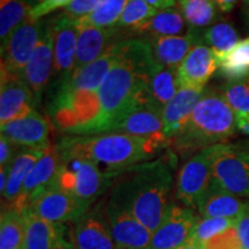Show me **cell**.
Instances as JSON below:
<instances>
[{"mask_svg": "<svg viewBox=\"0 0 249 249\" xmlns=\"http://www.w3.org/2000/svg\"><path fill=\"white\" fill-rule=\"evenodd\" d=\"M213 180L211 147L189 158L180 169L176 182V198L188 209H197L198 202Z\"/></svg>", "mask_w": 249, "mask_h": 249, "instance_id": "ba28073f", "label": "cell"}, {"mask_svg": "<svg viewBox=\"0 0 249 249\" xmlns=\"http://www.w3.org/2000/svg\"><path fill=\"white\" fill-rule=\"evenodd\" d=\"M44 20L28 18L1 43V67L17 75H22L35 52Z\"/></svg>", "mask_w": 249, "mask_h": 249, "instance_id": "9c48e42d", "label": "cell"}, {"mask_svg": "<svg viewBox=\"0 0 249 249\" xmlns=\"http://www.w3.org/2000/svg\"><path fill=\"white\" fill-rule=\"evenodd\" d=\"M235 226V220L227 218H203L196 222L193 238L203 242L208 241L213 236L226 231L230 227Z\"/></svg>", "mask_w": 249, "mask_h": 249, "instance_id": "74e56055", "label": "cell"}, {"mask_svg": "<svg viewBox=\"0 0 249 249\" xmlns=\"http://www.w3.org/2000/svg\"><path fill=\"white\" fill-rule=\"evenodd\" d=\"M198 44L209 46L217 55L230 51L239 42V34L231 22H217L203 30H195Z\"/></svg>", "mask_w": 249, "mask_h": 249, "instance_id": "d6a6232c", "label": "cell"}, {"mask_svg": "<svg viewBox=\"0 0 249 249\" xmlns=\"http://www.w3.org/2000/svg\"><path fill=\"white\" fill-rule=\"evenodd\" d=\"M71 242L77 249H117L107 214L97 208L73 223Z\"/></svg>", "mask_w": 249, "mask_h": 249, "instance_id": "ffe728a7", "label": "cell"}, {"mask_svg": "<svg viewBox=\"0 0 249 249\" xmlns=\"http://www.w3.org/2000/svg\"><path fill=\"white\" fill-rule=\"evenodd\" d=\"M213 178L236 196L249 197V152L236 144L211 145Z\"/></svg>", "mask_w": 249, "mask_h": 249, "instance_id": "52a82bcc", "label": "cell"}, {"mask_svg": "<svg viewBox=\"0 0 249 249\" xmlns=\"http://www.w3.org/2000/svg\"><path fill=\"white\" fill-rule=\"evenodd\" d=\"M54 68V36L53 18L44 20L38 44L30 61L28 62L22 77L34 93L37 105L40 103L43 92L48 88L50 79L53 76Z\"/></svg>", "mask_w": 249, "mask_h": 249, "instance_id": "30bf717a", "label": "cell"}, {"mask_svg": "<svg viewBox=\"0 0 249 249\" xmlns=\"http://www.w3.org/2000/svg\"><path fill=\"white\" fill-rule=\"evenodd\" d=\"M158 67L160 64L147 39L120 40L116 64L98 90L101 114L89 135L107 133L112 124L134 108L142 105L154 107L148 85Z\"/></svg>", "mask_w": 249, "mask_h": 249, "instance_id": "6da1fadb", "label": "cell"}, {"mask_svg": "<svg viewBox=\"0 0 249 249\" xmlns=\"http://www.w3.org/2000/svg\"><path fill=\"white\" fill-rule=\"evenodd\" d=\"M44 151L45 150H38V149H18L14 160L8 167V181L4 194H2V198L6 201L5 208L12 207L14 202L18 200L28 174L34 169L37 161L40 160Z\"/></svg>", "mask_w": 249, "mask_h": 249, "instance_id": "4316f807", "label": "cell"}, {"mask_svg": "<svg viewBox=\"0 0 249 249\" xmlns=\"http://www.w3.org/2000/svg\"><path fill=\"white\" fill-rule=\"evenodd\" d=\"M219 91L234 111L236 118L249 119V79L226 81Z\"/></svg>", "mask_w": 249, "mask_h": 249, "instance_id": "e575fe53", "label": "cell"}, {"mask_svg": "<svg viewBox=\"0 0 249 249\" xmlns=\"http://www.w3.org/2000/svg\"><path fill=\"white\" fill-rule=\"evenodd\" d=\"M241 0H214L218 9L220 11V13H229L233 8L235 7V5L238 2H240ZM244 1V0H242Z\"/></svg>", "mask_w": 249, "mask_h": 249, "instance_id": "f6af8a7d", "label": "cell"}, {"mask_svg": "<svg viewBox=\"0 0 249 249\" xmlns=\"http://www.w3.org/2000/svg\"><path fill=\"white\" fill-rule=\"evenodd\" d=\"M107 133L128 134L138 138L154 140L165 145L171 144L164 132L161 111L151 105H142L134 108L112 124Z\"/></svg>", "mask_w": 249, "mask_h": 249, "instance_id": "ac0fdd59", "label": "cell"}, {"mask_svg": "<svg viewBox=\"0 0 249 249\" xmlns=\"http://www.w3.org/2000/svg\"><path fill=\"white\" fill-rule=\"evenodd\" d=\"M204 90L181 87L177 95L163 108L161 116L164 121V132L170 142L186 128Z\"/></svg>", "mask_w": 249, "mask_h": 249, "instance_id": "603a6c76", "label": "cell"}, {"mask_svg": "<svg viewBox=\"0 0 249 249\" xmlns=\"http://www.w3.org/2000/svg\"><path fill=\"white\" fill-rule=\"evenodd\" d=\"M71 0H43L39 5L35 6L30 9L29 18L31 20H42V18L53 13L59 8L67 7L71 4Z\"/></svg>", "mask_w": 249, "mask_h": 249, "instance_id": "60d3db41", "label": "cell"}, {"mask_svg": "<svg viewBox=\"0 0 249 249\" xmlns=\"http://www.w3.org/2000/svg\"><path fill=\"white\" fill-rule=\"evenodd\" d=\"M31 7L24 0H0V39L1 43L29 18Z\"/></svg>", "mask_w": 249, "mask_h": 249, "instance_id": "836d02e7", "label": "cell"}, {"mask_svg": "<svg viewBox=\"0 0 249 249\" xmlns=\"http://www.w3.org/2000/svg\"><path fill=\"white\" fill-rule=\"evenodd\" d=\"M173 156L129 167L118 174L111 200L123 205L154 233L170 207Z\"/></svg>", "mask_w": 249, "mask_h": 249, "instance_id": "7a4b0ae2", "label": "cell"}, {"mask_svg": "<svg viewBox=\"0 0 249 249\" xmlns=\"http://www.w3.org/2000/svg\"><path fill=\"white\" fill-rule=\"evenodd\" d=\"M151 46L152 54L158 64L178 70L192 48L198 44L195 30H188L182 36H160L145 38Z\"/></svg>", "mask_w": 249, "mask_h": 249, "instance_id": "484cf974", "label": "cell"}, {"mask_svg": "<svg viewBox=\"0 0 249 249\" xmlns=\"http://www.w3.org/2000/svg\"><path fill=\"white\" fill-rule=\"evenodd\" d=\"M158 9L152 7L145 0H129L116 24L119 30H130L155 17Z\"/></svg>", "mask_w": 249, "mask_h": 249, "instance_id": "d590c367", "label": "cell"}, {"mask_svg": "<svg viewBox=\"0 0 249 249\" xmlns=\"http://www.w3.org/2000/svg\"><path fill=\"white\" fill-rule=\"evenodd\" d=\"M24 1H26V2H27V4H28V5H29L31 8H33V7H35V6H37V5H39V4H40V2H42V1H43V0H24Z\"/></svg>", "mask_w": 249, "mask_h": 249, "instance_id": "f907efd6", "label": "cell"}, {"mask_svg": "<svg viewBox=\"0 0 249 249\" xmlns=\"http://www.w3.org/2000/svg\"><path fill=\"white\" fill-rule=\"evenodd\" d=\"M179 89L178 70L164 67L161 65L152 74L148 85L149 97L152 105L161 112L167 103L177 95Z\"/></svg>", "mask_w": 249, "mask_h": 249, "instance_id": "4dcf8cb0", "label": "cell"}, {"mask_svg": "<svg viewBox=\"0 0 249 249\" xmlns=\"http://www.w3.org/2000/svg\"><path fill=\"white\" fill-rule=\"evenodd\" d=\"M238 130V118L222 92L204 90L186 128L171 144L178 151L191 152L225 142Z\"/></svg>", "mask_w": 249, "mask_h": 249, "instance_id": "277c9868", "label": "cell"}, {"mask_svg": "<svg viewBox=\"0 0 249 249\" xmlns=\"http://www.w3.org/2000/svg\"><path fill=\"white\" fill-rule=\"evenodd\" d=\"M187 23L178 7L158 11V13L138 27L133 28L129 33L139 36L160 37V36H182L187 30Z\"/></svg>", "mask_w": 249, "mask_h": 249, "instance_id": "83f0119b", "label": "cell"}, {"mask_svg": "<svg viewBox=\"0 0 249 249\" xmlns=\"http://www.w3.org/2000/svg\"><path fill=\"white\" fill-rule=\"evenodd\" d=\"M8 181V167H1L0 169V192L1 195L4 194L6 186H7Z\"/></svg>", "mask_w": 249, "mask_h": 249, "instance_id": "7dc6e473", "label": "cell"}, {"mask_svg": "<svg viewBox=\"0 0 249 249\" xmlns=\"http://www.w3.org/2000/svg\"><path fill=\"white\" fill-rule=\"evenodd\" d=\"M60 156L61 161L52 186L89 204L107 191L116 177L87 158Z\"/></svg>", "mask_w": 249, "mask_h": 249, "instance_id": "8992f818", "label": "cell"}, {"mask_svg": "<svg viewBox=\"0 0 249 249\" xmlns=\"http://www.w3.org/2000/svg\"><path fill=\"white\" fill-rule=\"evenodd\" d=\"M235 229L240 239L242 249H249V202L240 216L236 218Z\"/></svg>", "mask_w": 249, "mask_h": 249, "instance_id": "b9f144b4", "label": "cell"}, {"mask_svg": "<svg viewBox=\"0 0 249 249\" xmlns=\"http://www.w3.org/2000/svg\"><path fill=\"white\" fill-rule=\"evenodd\" d=\"M77 48L75 70L82 68L95 61L107 52L111 45L120 42L121 30L117 28H98L93 26L86 18H76ZM74 70V71H75Z\"/></svg>", "mask_w": 249, "mask_h": 249, "instance_id": "e0dca14e", "label": "cell"}, {"mask_svg": "<svg viewBox=\"0 0 249 249\" xmlns=\"http://www.w3.org/2000/svg\"><path fill=\"white\" fill-rule=\"evenodd\" d=\"M248 202L227 192L216 180H211L210 186L198 202L197 210L203 218H227L236 220Z\"/></svg>", "mask_w": 249, "mask_h": 249, "instance_id": "cb8c5ba5", "label": "cell"}, {"mask_svg": "<svg viewBox=\"0 0 249 249\" xmlns=\"http://www.w3.org/2000/svg\"><path fill=\"white\" fill-rule=\"evenodd\" d=\"M89 203L52 186L30 205L28 210L54 224L75 222L88 213Z\"/></svg>", "mask_w": 249, "mask_h": 249, "instance_id": "5bb4252c", "label": "cell"}, {"mask_svg": "<svg viewBox=\"0 0 249 249\" xmlns=\"http://www.w3.org/2000/svg\"><path fill=\"white\" fill-rule=\"evenodd\" d=\"M196 217L192 209L170 204L160 226L152 233L148 249H174L193 238Z\"/></svg>", "mask_w": 249, "mask_h": 249, "instance_id": "9a60e30c", "label": "cell"}, {"mask_svg": "<svg viewBox=\"0 0 249 249\" xmlns=\"http://www.w3.org/2000/svg\"><path fill=\"white\" fill-rule=\"evenodd\" d=\"M248 121H249V119H248Z\"/></svg>", "mask_w": 249, "mask_h": 249, "instance_id": "f5cc1de1", "label": "cell"}, {"mask_svg": "<svg viewBox=\"0 0 249 249\" xmlns=\"http://www.w3.org/2000/svg\"><path fill=\"white\" fill-rule=\"evenodd\" d=\"M119 43V42H118ZM118 43L111 45L104 54L95 61L90 62L87 66L75 70L66 81L59 83L55 89L65 91H75V90H89L97 91L104 82L105 77L116 64L118 58Z\"/></svg>", "mask_w": 249, "mask_h": 249, "instance_id": "7402d4cb", "label": "cell"}, {"mask_svg": "<svg viewBox=\"0 0 249 249\" xmlns=\"http://www.w3.org/2000/svg\"><path fill=\"white\" fill-rule=\"evenodd\" d=\"M145 1L158 11L177 7V0H145Z\"/></svg>", "mask_w": 249, "mask_h": 249, "instance_id": "ee69618b", "label": "cell"}, {"mask_svg": "<svg viewBox=\"0 0 249 249\" xmlns=\"http://www.w3.org/2000/svg\"><path fill=\"white\" fill-rule=\"evenodd\" d=\"M18 149H20L14 143H12L4 135L0 136V165L1 167H9L12 161L14 160L18 154Z\"/></svg>", "mask_w": 249, "mask_h": 249, "instance_id": "7bdbcfd3", "label": "cell"}, {"mask_svg": "<svg viewBox=\"0 0 249 249\" xmlns=\"http://www.w3.org/2000/svg\"><path fill=\"white\" fill-rule=\"evenodd\" d=\"M26 213L2 209L0 219V249H23Z\"/></svg>", "mask_w": 249, "mask_h": 249, "instance_id": "1f68e13d", "label": "cell"}, {"mask_svg": "<svg viewBox=\"0 0 249 249\" xmlns=\"http://www.w3.org/2000/svg\"><path fill=\"white\" fill-rule=\"evenodd\" d=\"M62 156H77L105 166L108 173L123 171L145 163L166 147L154 140L138 138L128 134L102 133L93 135H65L57 143Z\"/></svg>", "mask_w": 249, "mask_h": 249, "instance_id": "3957f363", "label": "cell"}, {"mask_svg": "<svg viewBox=\"0 0 249 249\" xmlns=\"http://www.w3.org/2000/svg\"><path fill=\"white\" fill-rule=\"evenodd\" d=\"M54 36V68L55 86L66 81L75 70L77 27L76 18L62 12L53 17Z\"/></svg>", "mask_w": 249, "mask_h": 249, "instance_id": "2e32d148", "label": "cell"}, {"mask_svg": "<svg viewBox=\"0 0 249 249\" xmlns=\"http://www.w3.org/2000/svg\"><path fill=\"white\" fill-rule=\"evenodd\" d=\"M48 111L52 126L65 135H89L101 114L97 91L54 89Z\"/></svg>", "mask_w": 249, "mask_h": 249, "instance_id": "5b68a950", "label": "cell"}, {"mask_svg": "<svg viewBox=\"0 0 249 249\" xmlns=\"http://www.w3.org/2000/svg\"><path fill=\"white\" fill-rule=\"evenodd\" d=\"M0 81V124L27 117L36 111L37 103L22 75L1 67Z\"/></svg>", "mask_w": 249, "mask_h": 249, "instance_id": "7c38bea8", "label": "cell"}, {"mask_svg": "<svg viewBox=\"0 0 249 249\" xmlns=\"http://www.w3.org/2000/svg\"><path fill=\"white\" fill-rule=\"evenodd\" d=\"M24 213L26 236L23 249H64L70 242L65 239L62 224L48 222L29 210Z\"/></svg>", "mask_w": 249, "mask_h": 249, "instance_id": "d4e9b609", "label": "cell"}, {"mask_svg": "<svg viewBox=\"0 0 249 249\" xmlns=\"http://www.w3.org/2000/svg\"><path fill=\"white\" fill-rule=\"evenodd\" d=\"M242 15H244L246 24L249 28V0H244L242 1Z\"/></svg>", "mask_w": 249, "mask_h": 249, "instance_id": "c3c4849f", "label": "cell"}, {"mask_svg": "<svg viewBox=\"0 0 249 249\" xmlns=\"http://www.w3.org/2000/svg\"><path fill=\"white\" fill-rule=\"evenodd\" d=\"M177 7L181 12L188 30H203L217 23L220 18L214 0H177Z\"/></svg>", "mask_w": 249, "mask_h": 249, "instance_id": "f546056e", "label": "cell"}, {"mask_svg": "<svg viewBox=\"0 0 249 249\" xmlns=\"http://www.w3.org/2000/svg\"><path fill=\"white\" fill-rule=\"evenodd\" d=\"M235 144L238 145L239 148L244 149V150L249 152V140H248V141H241V142H239V143H235Z\"/></svg>", "mask_w": 249, "mask_h": 249, "instance_id": "681fc988", "label": "cell"}, {"mask_svg": "<svg viewBox=\"0 0 249 249\" xmlns=\"http://www.w3.org/2000/svg\"><path fill=\"white\" fill-rule=\"evenodd\" d=\"M202 245L203 249H242L235 226L230 227L226 231L213 236Z\"/></svg>", "mask_w": 249, "mask_h": 249, "instance_id": "f35d334b", "label": "cell"}, {"mask_svg": "<svg viewBox=\"0 0 249 249\" xmlns=\"http://www.w3.org/2000/svg\"><path fill=\"white\" fill-rule=\"evenodd\" d=\"M218 71L216 52L204 44L192 48L178 68L180 88L204 89L208 81Z\"/></svg>", "mask_w": 249, "mask_h": 249, "instance_id": "44dd1931", "label": "cell"}, {"mask_svg": "<svg viewBox=\"0 0 249 249\" xmlns=\"http://www.w3.org/2000/svg\"><path fill=\"white\" fill-rule=\"evenodd\" d=\"M60 161L61 156L57 144H51L46 148L40 160L28 174L18 200L12 207L5 209H13L20 213H26L30 205L53 183Z\"/></svg>", "mask_w": 249, "mask_h": 249, "instance_id": "8fae6325", "label": "cell"}, {"mask_svg": "<svg viewBox=\"0 0 249 249\" xmlns=\"http://www.w3.org/2000/svg\"><path fill=\"white\" fill-rule=\"evenodd\" d=\"M64 249H77V248L75 247V246H74V244H73V242H71V240L66 246H65Z\"/></svg>", "mask_w": 249, "mask_h": 249, "instance_id": "816d5d0a", "label": "cell"}, {"mask_svg": "<svg viewBox=\"0 0 249 249\" xmlns=\"http://www.w3.org/2000/svg\"><path fill=\"white\" fill-rule=\"evenodd\" d=\"M128 1L129 0H102L98 8L86 18L98 28H116Z\"/></svg>", "mask_w": 249, "mask_h": 249, "instance_id": "8d00e7d4", "label": "cell"}, {"mask_svg": "<svg viewBox=\"0 0 249 249\" xmlns=\"http://www.w3.org/2000/svg\"><path fill=\"white\" fill-rule=\"evenodd\" d=\"M105 214L117 249H148L152 232L123 205L108 198Z\"/></svg>", "mask_w": 249, "mask_h": 249, "instance_id": "4fadbf2b", "label": "cell"}, {"mask_svg": "<svg viewBox=\"0 0 249 249\" xmlns=\"http://www.w3.org/2000/svg\"><path fill=\"white\" fill-rule=\"evenodd\" d=\"M102 0H71V4L64 8V13L74 18L89 17L98 8Z\"/></svg>", "mask_w": 249, "mask_h": 249, "instance_id": "ab89813d", "label": "cell"}, {"mask_svg": "<svg viewBox=\"0 0 249 249\" xmlns=\"http://www.w3.org/2000/svg\"><path fill=\"white\" fill-rule=\"evenodd\" d=\"M51 121L37 111L27 117L13 120L0 127L1 135L18 148L45 150L52 144L50 142Z\"/></svg>", "mask_w": 249, "mask_h": 249, "instance_id": "d6986e66", "label": "cell"}, {"mask_svg": "<svg viewBox=\"0 0 249 249\" xmlns=\"http://www.w3.org/2000/svg\"><path fill=\"white\" fill-rule=\"evenodd\" d=\"M174 249H203V245H202V242L196 240L195 238H192L183 245Z\"/></svg>", "mask_w": 249, "mask_h": 249, "instance_id": "bcb514c9", "label": "cell"}, {"mask_svg": "<svg viewBox=\"0 0 249 249\" xmlns=\"http://www.w3.org/2000/svg\"><path fill=\"white\" fill-rule=\"evenodd\" d=\"M218 74L226 81L249 79V37L239 40L230 51L217 55Z\"/></svg>", "mask_w": 249, "mask_h": 249, "instance_id": "f1b7e54d", "label": "cell"}]
</instances>
